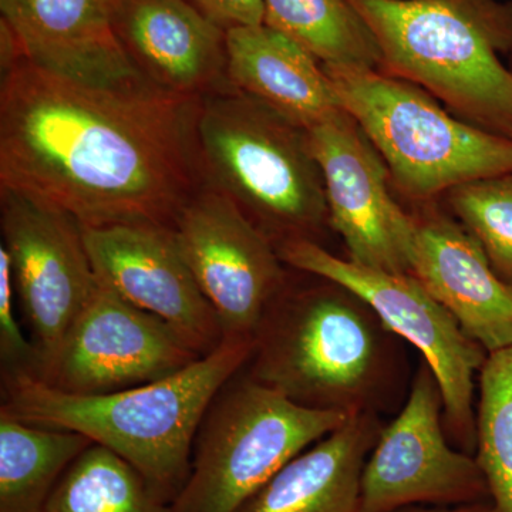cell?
<instances>
[{
    "label": "cell",
    "instance_id": "17",
    "mask_svg": "<svg viewBox=\"0 0 512 512\" xmlns=\"http://www.w3.org/2000/svg\"><path fill=\"white\" fill-rule=\"evenodd\" d=\"M119 0H0L30 62L99 86L147 82L114 32Z\"/></svg>",
    "mask_w": 512,
    "mask_h": 512
},
{
    "label": "cell",
    "instance_id": "13",
    "mask_svg": "<svg viewBox=\"0 0 512 512\" xmlns=\"http://www.w3.org/2000/svg\"><path fill=\"white\" fill-rule=\"evenodd\" d=\"M308 131L325 181L329 222L349 261L412 275L416 221L394 200L392 175L372 141L348 111Z\"/></svg>",
    "mask_w": 512,
    "mask_h": 512
},
{
    "label": "cell",
    "instance_id": "26",
    "mask_svg": "<svg viewBox=\"0 0 512 512\" xmlns=\"http://www.w3.org/2000/svg\"><path fill=\"white\" fill-rule=\"evenodd\" d=\"M225 32L265 23V0H187Z\"/></svg>",
    "mask_w": 512,
    "mask_h": 512
},
{
    "label": "cell",
    "instance_id": "23",
    "mask_svg": "<svg viewBox=\"0 0 512 512\" xmlns=\"http://www.w3.org/2000/svg\"><path fill=\"white\" fill-rule=\"evenodd\" d=\"M476 458L497 512H512V348L490 353L480 372Z\"/></svg>",
    "mask_w": 512,
    "mask_h": 512
},
{
    "label": "cell",
    "instance_id": "9",
    "mask_svg": "<svg viewBox=\"0 0 512 512\" xmlns=\"http://www.w3.org/2000/svg\"><path fill=\"white\" fill-rule=\"evenodd\" d=\"M0 229L37 353L36 377H42L89 302L97 276L82 224L60 208L0 188Z\"/></svg>",
    "mask_w": 512,
    "mask_h": 512
},
{
    "label": "cell",
    "instance_id": "18",
    "mask_svg": "<svg viewBox=\"0 0 512 512\" xmlns=\"http://www.w3.org/2000/svg\"><path fill=\"white\" fill-rule=\"evenodd\" d=\"M232 89L306 130L346 111L323 64L292 37L259 25L227 32Z\"/></svg>",
    "mask_w": 512,
    "mask_h": 512
},
{
    "label": "cell",
    "instance_id": "20",
    "mask_svg": "<svg viewBox=\"0 0 512 512\" xmlns=\"http://www.w3.org/2000/svg\"><path fill=\"white\" fill-rule=\"evenodd\" d=\"M92 444L0 413V512H46L60 478Z\"/></svg>",
    "mask_w": 512,
    "mask_h": 512
},
{
    "label": "cell",
    "instance_id": "21",
    "mask_svg": "<svg viewBox=\"0 0 512 512\" xmlns=\"http://www.w3.org/2000/svg\"><path fill=\"white\" fill-rule=\"evenodd\" d=\"M265 25L292 37L323 66L382 67L376 37L350 0H265Z\"/></svg>",
    "mask_w": 512,
    "mask_h": 512
},
{
    "label": "cell",
    "instance_id": "16",
    "mask_svg": "<svg viewBox=\"0 0 512 512\" xmlns=\"http://www.w3.org/2000/svg\"><path fill=\"white\" fill-rule=\"evenodd\" d=\"M416 221L412 275L490 355L512 348V285L463 224L446 215Z\"/></svg>",
    "mask_w": 512,
    "mask_h": 512
},
{
    "label": "cell",
    "instance_id": "19",
    "mask_svg": "<svg viewBox=\"0 0 512 512\" xmlns=\"http://www.w3.org/2000/svg\"><path fill=\"white\" fill-rule=\"evenodd\" d=\"M383 426L353 414L282 467L239 512H360L363 468Z\"/></svg>",
    "mask_w": 512,
    "mask_h": 512
},
{
    "label": "cell",
    "instance_id": "10",
    "mask_svg": "<svg viewBox=\"0 0 512 512\" xmlns=\"http://www.w3.org/2000/svg\"><path fill=\"white\" fill-rule=\"evenodd\" d=\"M191 274L224 339H252L286 286L274 241L227 195L202 185L173 225Z\"/></svg>",
    "mask_w": 512,
    "mask_h": 512
},
{
    "label": "cell",
    "instance_id": "12",
    "mask_svg": "<svg viewBox=\"0 0 512 512\" xmlns=\"http://www.w3.org/2000/svg\"><path fill=\"white\" fill-rule=\"evenodd\" d=\"M201 357L163 320L97 279L89 302L39 379L66 393H113L173 376Z\"/></svg>",
    "mask_w": 512,
    "mask_h": 512
},
{
    "label": "cell",
    "instance_id": "7",
    "mask_svg": "<svg viewBox=\"0 0 512 512\" xmlns=\"http://www.w3.org/2000/svg\"><path fill=\"white\" fill-rule=\"evenodd\" d=\"M352 416L293 403L242 369L201 421L190 474L173 511H241L289 461Z\"/></svg>",
    "mask_w": 512,
    "mask_h": 512
},
{
    "label": "cell",
    "instance_id": "11",
    "mask_svg": "<svg viewBox=\"0 0 512 512\" xmlns=\"http://www.w3.org/2000/svg\"><path fill=\"white\" fill-rule=\"evenodd\" d=\"M443 416L439 383L423 360L402 412L383 427L367 458L360 512L490 501L476 456L450 446Z\"/></svg>",
    "mask_w": 512,
    "mask_h": 512
},
{
    "label": "cell",
    "instance_id": "6",
    "mask_svg": "<svg viewBox=\"0 0 512 512\" xmlns=\"http://www.w3.org/2000/svg\"><path fill=\"white\" fill-rule=\"evenodd\" d=\"M323 67L343 109L410 197L512 173V138L456 119L417 84L380 69Z\"/></svg>",
    "mask_w": 512,
    "mask_h": 512
},
{
    "label": "cell",
    "instance_id": "2",
    "mask_svg": "<svg viewBox=\"0 0 512 512\" xmlns=\"http://www.w3.org/2000/svg\"><path fill=\"white\" fill-rule=\"evenodd\" d=\"M255 340L224 339L191 366L119 392H62L25 370H5L0 413L83 434L126 460L168 503L183 490L201 421L222 387L238 375Z\"/></svg>",
    "mask_w": 512,
    "mask_h": 512
},
{
    "label": "cell",
    "instance_id": "8",
    "mask_svg": "<svg viewBox=\"0 0 512 512\" xmlns=\"http://www.w3.org/2000/svg\"><path fill=\"white\" fill-rule=\"evenodd\" d=\"M275 247L284 264L355 293L396 338L419 350L439 383L450 437L460 450L474 456V379L488 353L468 338L456 318L413 275L392 274L338 258L313 239H284Z\"/></svg>",
    "mask_w": 512,
    "mask_h": 512
},
{
    "label": "cell",
    "instance_id": "3",
    "mask_svg": "<svg viewBox=\"0 0 512 512\" xmlns=\"http://www.w3.org/2000/svg\"><path fill=\"white\" fill-rule=\"evenodd\" d=\"M320 281L285 286L256 332L245 373L309 409L376 413L396 373L394 335L355 293Z\"/></svg>",
    "mask_w": 512,
    "mask_h": 512
},
{
    "label": "cell",
    "instance_id": "15",
    "mask_svg": "<svg viewBox=\"0 0 512 512\" xmlns=\"http://www.w3.org/2000/svg\"><path fill=\"white\" fill-rule=\"evenodd\" d=\"M114 32L148 83L202 97L232 89L227 32L187 0H119Z\"/></svg>",
    "mask_w": 512,
    "mask_h": 512
},
{
    "label": "cell",
    "instance_id": "25",
    "mask_svg": "<svg viewBox=\"0 0 512 512\" xmlns=\"http://www.w3.org/2000/svg\"><path fill=\"white\" fill-rule=\"evenodd\" d=\"M16 291L12 265L5 247H0V355L5 370H25L36 376L37 353L16 319Z\"/></svg>",
    "mask_w": 512,
    "mask_h": 512
},
{
    "label": "cell",
    "instance_id": "5",
    "mask_svg": "<svg viewBox=\"0 0 512 512\" xmlns=\"http://www.w3.org/2000/svg\"><path fill=\"white\" fill-rule=\"evenodd\" d=\"M197 138L204 185L231 198L274 244L313 239L329 220L325 181L305 127L228 89L202 97Z\"/></svg>",
    "mask_w": 512,
    "mask_h": 512
},
{
    "label": "cell",
    "instance_id": "24",
    "mask_svg": "<svg viewBox=\"0 0 512 512\" xmlns=\"http://www.w3.org/2000/svg\"><path fill=\"white\" fill-rule=\"evenodd\" d=\"M448 201L494 271L512 285V173L458 185L448 191Z\"/></svg>",
    "mask_w": 512,
    "mask_h": 512
},
{
    "label": "cell",
    "instance_id": "4",
    "mask_svg": "<svg viewBox=\"0 0 512 512\" xmlns=\"http://www.w3.org/2000/svg\"><path fill=\"white\" fill-rule=\"evenodd\" d=\"M387 73L443 100L476 126L512 138V2L350 0Z\"/></svg>",
    "mask_w": 512,
    "mask_h": 512
},
{
    "label": "cell",
    "instance_id": "1",
    "mask_svg": "<svg viewBox=\"0 0 512 512\" xmlns=\"http://www.w3.org/2000/svg\"><path fill=\"white\" fill-rule=\"evenodd\" d=\"M200 103L148 82H80L22 56L0 80V188L82 227H173L204 185Z\"/></svg>",
    "mask_w": 512,
    "mask_h": 512
},
{
    "label": "cell",
    "instance_id": "27",
    "mask_svg": "<svg viewBox=\"0 0 512 512\" xmlns=\"http://www.w3.org/2000/svg\"><path fill=\"white\" fill-rule=\"evenodd\" d=\"M393 512H497L495 511L493 503L491 501H484V503H474V504H466V505H456V507H436V508H426V507H417V505H413V507L402 508V510H397Z\"/></svg>",
    "mask_w": 512,
    "mask_h": 512
},
{
    "label": "cell",
    "instance_id": "22",
    "mask_svg": "<svg viewBox=\"0 0 512 512\" xmlns=\"http://www.w3.org/2000/svg\"><path fill=\"white\" fill-rule=\"evenodd\" d=\"M46 512H174L146 478L113 451L92 444L73 461Z\"/></svg>",
    "mask_w": 512,
    "mask_h": 512
},
{
    "label": "cell",
    "instance_id": "14",
    "mask_svg": "<svg viewBox=\"0 0 512 512\" xmlns=\"http://www.w3.org/2000/svg\"><path fill=\"white\" fill-rule=\"evenodd\" d=\"M97 279L141 311L163 320L201 356L224 340L220 319L185 262L173 227H83Z\"/></svg>",
    "mask_w": 512,
    "mask_h": 512
}]
</instances>
